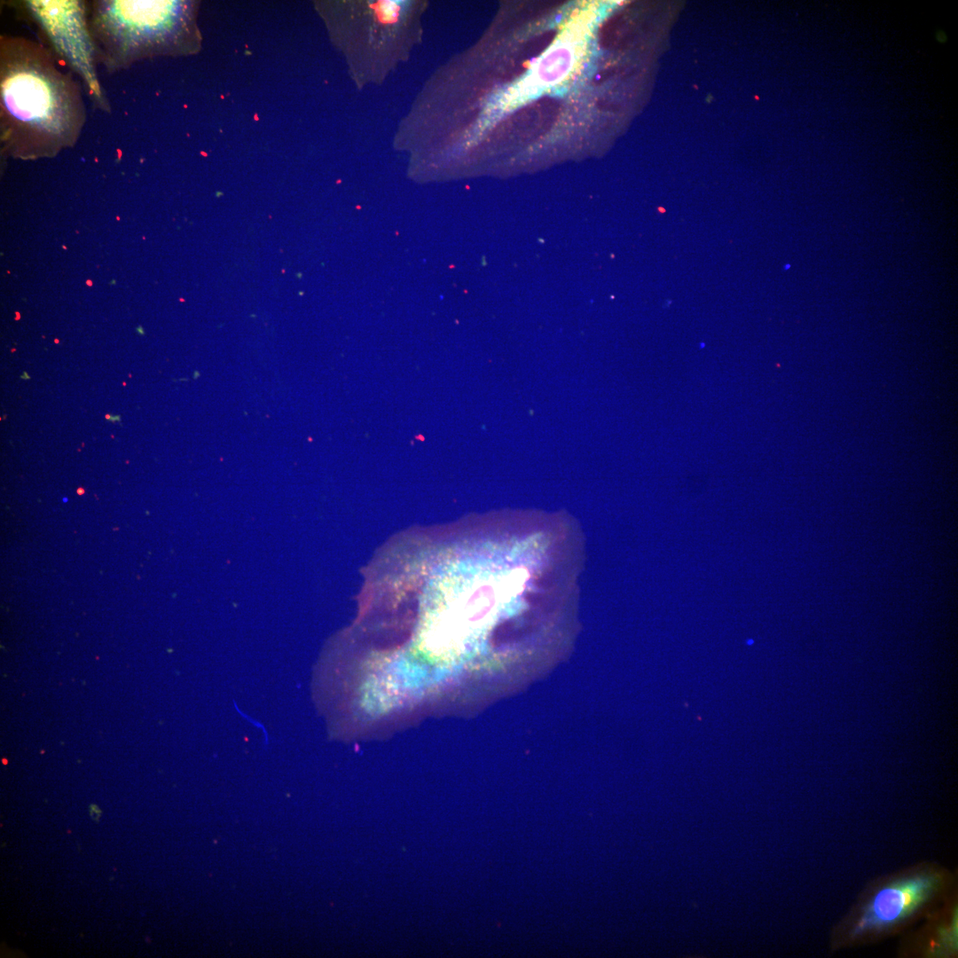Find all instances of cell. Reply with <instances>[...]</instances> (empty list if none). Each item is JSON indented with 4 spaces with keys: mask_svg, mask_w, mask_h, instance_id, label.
Wrapping results in <instances>:
<instances>
[{
    "mask_svg": "<svg viewBox=\"0 0 958 958\" xmlns=\"http://www.w3.org/2000/svg\"><path fill=\"white\" fill-rule=\"evenodd\" d=\"M36 41L0 36V142L10 154L51 156L79 139L86 121L81 86Z\"/></svg>",
    "mask_w": 958,
    "mask_h": 958,
    "instance_id": "obj_1",
    "label": "cell"
},
{
    "mask_svg": "<svg viewBox=\"0 0 958 958\" xmlns=\"http://www.w3.org/2000/svg\"><path fill=\"white\" fill-rule=\"evenodd\" d=\"M196 14L192 1H93L88 19L98 64L114 73L157 56L195 53Z\"/></svg>",
    "mask_w": 958,
    "mask_h": 958,
    "instance_id": "obj_2",
    "label": "cell"
},
{
    "mask_svg": "<svg viewBox=\"0 0 958 958\" xmlns=\"http://www.w3.org/2000/svg\"><path fill=\"white\" fill-rule=\"evenodd\" d=\"M347 6L341 40L353 72L362 83L380 82L420 41L426 3L379 0Z\"/></svg>",
    "mask_w": 958,
    "mask_h": 958,
    "instance_id": "obj_3",
    "label": "cell"
},
{
    "mask_svg": "<svg viewBox=\"0 0 958 958\" xmlns=\"http://www.w3.org/2000/svg\"><path fill=\"white\" fill-rule=\"evenodd\" d=\"M27 16L37 27L56 59L81 80L93 106L110 113V102L98 79L95 44L90 31L88 9L78 0H27Z\"/></svg>",
    "mask_w": 958,
    "mask_h": 958,
    "instance_id": "obj_4",
    "label": "cell"
},
{
    "mask_svg": "<svg viewBox=\"0 0 958 958\" xmlns=\"http://www.w3.org/2000/svg\"><path fill=\"white\" fill-rule=\"evenodd\" d=\"M938 884L936 876L922 874L883 887L865 907L853 933L883 929L907 918L931 898Z\"/></svg>",
    "mask_w": 958,
    "mask_h": 958,
    "instance_id": "obj_5",
    "label": "cell"
},
{
    "mask_svg": "<svg viewBox=\"0 0 958 958\" xmlns=\"http://www.w3.org/2000/svg\"><path fill=\"white\" fill-rule=\"evenodd\" d=\"M90 817H91V819L93 821H98V819L101 816V811L98 809V807L97 805H91L90 806Z\"/></svg>",
    "mask_w": 958,
    "mask_h": 958,
    "instance_id": "obj_6",
    "label": "cell"
},
{
    "mask_svg": "<svg viewBox=\"0 0 958 958\" xmlns=\"http://www.w3.org/2000/svg\"><path fill=\"white\" fill-rule=\"evenodd\" d=\"M105 417H106V419H107V420H113V421H114V420H120V417H119V416H112V415H106Z\"/></svg>",
    "mask_w": 958,
    "mask_h": 958,
    "instance_id": "obj_7",
    "label": "cell"
}]
</instances>
